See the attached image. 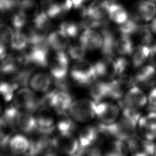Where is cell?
<instances>
[{
  "label": "cell",
  "mask_w": 156,
  "mask_h": 156,
  "mask_svg": "<svg viewBox=\"0 0 156 156\" xmlns=\"http://www.w3.org/2000/svg\"><path fill=\"white\" fill-rule=\"evenodd\" d=\"M13 104L19 110L29 113H34L40 106V99L30 90L23 88L14 97Z\"/></svg>",
  "instance_id": "obj_5"
},
{
  "label": "cell",
  "mask_w": 156,
  "mask_h": 156,
  "mask_svg": "<svg viewBox=\"0 0 156 156\" xmlns=\"http://www.w3.org/2000/svg\"><path fill=\"white\" fill-rule=\"evenodd\" d=\"M46 41L55 51H65L70 45L69 37L60 29L51 32L46 37Z\"/></svg>",
  "instance_id": "obj_17"
},
{
  "label": "cell",
  "mask_w": 156,
  "mask_h": 156,
  "mask_svg": "<svg viewBox=\"0 0 156 156\" xmlns=\"http://www.w3.org/2000/svg\"><path fill=\"white\" fill-rule=\"evenodd\" d=\"M90 0H71L73 7L75 9H80L83 7V5Z\"/></svg>",
  "instance_id": "obj_41"
},
{
  "label": "cell",
  "mask_w": 156,
  "mask_h": 156,
  "mask_svg": "<svg viewBox=\"0 0 156 156\" xmlns=\"http://www.w3.org/2000/svg\"><path fill=\"white\" fill-rule=\"evenodd\" d=\"M135 12L133 16L139 21H149L156 14V6L152 1L141 0L136 3Z\"/></svg>",
  "instance_id": "obj_16"
},
{
  "label": "cell",
  "mask_w": 156,
  "mask_h": 156,
  "mask_svg": "<svg viewBox=\"0 0 156 156\" xmlns=\"http://www.w3.org/2000/svg\"><path fill=\"white\" fill-rule=\"evenodd\" d=\"M73 101V96L69 93V91L57 90L52 108L57 112H66L67 110H69Z\"/></svg>",
  "instance_id": "obj_24"
},
{
  "label": "cell",
  "mask_w": 156,
  "mask_h": 156,
  "mask_svg": "<svg viewBox=\"0 0 156 156\" xmlns=\"http://www.w3.org/2000/svg\"><path fill=\"white\" fill-rule=\"evenodd\" d=\"M20 110H19L14 104H12L5 108L2 115V118L15 131L16 130V119Z\"/></svg>",
  "instance_id": "obj_34"
},
{
  "label": "cell",
  "mask_w": 156,
  "mask_h": 156,
  "mask_svg": "<svg viewBox=\"0 0 156 156\" xmlns=\"http://www.w3.org/2000/svg\"><path fill=\"white\" fill-rule=\"evenodd\" d=\"M135 35L138 37L141 44L152 47L153 36L150 27L146 25L141 24Z\"/></svg>",
  "instance_id": "obj_31"
},
{
  "label": "cell",
  "mask_w": 156,
  "mask_h": 156,
  "mask_svg": "<svg viewBox=\"0 0 156 156\" xmlns=\"http://www.w3.org/2000/svg\"><path fill=\"white\" fill-rule=\"evenodd\" d=\"M149 27H150L152 32L156 35V18H154L152 21V22H151V23L150 24Z\"/></svg>",
  "instance_id": "obj_44"
},
{
  "label": "cell",
  "mask_w": 156,
  "mask_h": 156,
  "mask_svg": "<svg viewBox=\"0 0 156 156\" xmlns=\"http://www.w3.org/2000/svg\"><path fill=\"white\" fill-rule=\"evenodd\" d=\"M151 47L140 44L134 48L131 54V64L133 68H140L148 58H150L151 54Z\"/></svg>",
  "instance_id": "obj_21"
},
{
  "label": "cell",
  "mask_w": 156,
  "mask_h": 156,
  "mask_svg": "<svg viewBox=\"0 0 156 156\" xmlns=\"http://www.w3.org/2000/svg\"><path fill=\"white\" fill-rule=\"evenodd\" d=\"M7 46L5 44L0 42V61L2 60L6 57L7 54Z\"/></svg>",
  "instance_id": "obj_42"
},
{
  "label": "cell",
  "mask_w": 156,
  "mask_h": 156,
  "mask_svg": "<svg viewBox=\"0 0 156 156\" xmlns=\"http://www.w3.org/2000/svg\"><path fill=\"white\" fill-rule=\"evenodd\" d=\"M52 82L51 77L48 74L45 73H38L31 78L29 83L32 88L35 91L46 93L49 91Z\"/></svg>",
  "instance_id": "obj_23"
},
{
  "label": "cell",
  "mask_w": 156,
  "mask_h": 156,
  "mask_svg": "<svg viewBox=\"0 0 156 156\" xmlns=\"http://www.w3.org/2000/svg\"><path fill=\"white\" fill-rule=\"evenodd\" d=\"M129 88L117 78L113 79L108 82V98L113 100L119 101L124 96L126 90Z\"/></svg>",
  "instance_id": "obj_28"
},
{
  "label": "cell",
  "mask_w": 156,
  "mask_h": 156,
  "mask_svg": "<svg viewBox=\"0 0 156 156\" xmlns=\"http://www.w3.org/2000/svg\"><path fill=\"white\" fill-rule=\"evenodd\" d=\"M134 48L130 37L120 34L116 40L115 49L116 54L121 56L131 55Z\"/></svg>",
  "instance_id": "obj_27"
},
{
  "label": "cell",
  "mask_w": 156,
  "mask_h": 156,
  "mask_svg": "<svg viewBox=\"0 0 156 156\" xmlns=\"http://www.w3.org/2000/svg\"><path fill=\"white\" fill-rule=\"evenodd\" d=\"M35 120L38 133L51 135L54 131V115L49 108L42 107L38 111Z\"/></svg>",
  "instance_id": "obj_13"
},
{
  "label": "cell",
  "mask_w": 156,
  "mask_h": 156,
  "mask_svg": "<svg viewBox=\"0 0 156 156\" xmlns=\"http://www.w3.org/2000/svg\"><path fill=\"white\" fill-rule=\"evenodd\" d=\"M57 113V128L60 134L73 135L75 130V124L66 112Z\"/></svg>",
  "instance_id": "obj_26"
},
{
  "label": "cell",
  "mask_w": 156,
  "mask_h": 156,
  "mask_svg": "<svg viewBox=\"0 0 156 156\" xmlns=\"http://www.w3.org/2000/svg\"><path fill=\"white\" fill-rule=\"evenodd\" d=\"M57 90H53L48 91L46 93H44V95L41 98V99L40 100V106L47 107V108H52L53 104H54V99L55 94L56 93Z\"/></svg>",
  "instance_id": "obj_39"
},
{
  "label": "cell",
  "mask_w": 156,
  "mask_h": 156,
  "mask_svg": "<svg viewBox=\"0 0 156 156\" xmlns=\"http://www.w3.org/2000/svg\"><path fill=\"white\" fill-rule=\"evenodd\" d=\"M108 82L97 79L89 85V94L93 101L98 103L108 98Z\"/></svg>",
  "instance_id": "obj_19"
},
{
  "label": "cell",
  "mask_w": 156,
  "mask_h": 156,
  "mask_svg": "<svg viewBox=\"0 0 156 156\" xmlns=\"http://www.w3.org/2000/svg\"><path fill=\"white\" fill-rule=\"evenodd\" d=\"M81 29L82 28L80 24L73 21L63 22L59 26V29L63 32L69 38H76L77 37Z\"/></svg>",
  "instance_id": "obj_32"
},
{
  "label": "cell",
  "mask_w": 156,
  "mask_h": 156,
  "mask_svg": "<svg viewBox=\"0 0 156 156\" xmlns=\"http://www.w3.org/2000/svg\"><path fill=\"white\" fill-rule=\"evenodd\" d=\"M6 10L3 5L0 2V24H2V21L4 18Z\"/></svg>",
  "instance_id": "obj_43"
},
{
  "label": "cell",
  "mask_w": 156,
  "mask_h": 156,
  "mask_svg": "<svg viewBox=\"0 0 156 156\" xmlns=\"http://www.w3.org/2000/svg\"><path fill=\"white\" fill-rule=\"evenodd\" d=\"M128 152L129 149L126 142L115 139L110 143L105 155L108 156L126 155Z\"/></svg>",
  "instance_id": "obj_29"
},
{
  "label": "cell",
  "mask_w": 156,
  "mask_h": 156,
  "mask_svg": "<svg viewBox=\"0 0 156 156\" xmlns=\"http://www.w3.org/2000/svg\"><path fill=\"white\" fill-rule=\"evenodd\" d=\"M13 32L7 25L0 24V42L6 46L10 44Z\"/></svg>",
  "instance_id": "obj_38"
},
{
  "label": "cell",
  "mask_w": 156,
  "mask_h": 156,
  "mask_svg": "<svg viewBox=\"0 0 156 156\" xmlns=\"http://www.w3.org/2000/svg\"><path fill=\"white\" fill-rule=\"evenodd\" d=\"M150 1H155V2H156V0H150Z\"/></svg>",
  "instance_id": "obj_48"
},
{
  "label": "cell",
  "mask_w": 156,
  "mask_h": 156,
  "mask_svg": "<svg viewBox=\"0 0 156 156\" xmlns=\"http://www.w3.org/2000/svg\"><path fill=\"white\" fill-rule=\"evenodd\" d=\"M69 62V56L65 51H55L49 63L50 73L54 80H60L66 79Z\"/></svg>",
  "instance_id": "obj_7"
},
{
  "label": "cell",
  "mask_w": 156,
  "mask_h": 156,
  "mask_svg": "<svg viewBox=\"0 0 156 156\" xmlns=\"http://www.w3.org/2000/svg\"><path fill=\"white\" fill-rule=\"evenodd\" d=\"M156 84V68L152 64L141 66L133 77V85L152 88Z\"/></svg>",
  "instance_id": "obj_11"
},
{
  "label": "cell",
  "mask_w": 156,
  "mask_h": 156,
  "mask_svg": "<svg viewBox=\"0 0 156 156\" xmlns=\"http://www.w3.org/2000/svg\"><path fill=\"white\" fill-rule=\"evenodd\" d=\"M122 100L127 107L139 110L146 104L147 98L141 88L133 85L129 88Z\"/></svg>",
  "instance_id": "obj_14"
},
{
  "label": "cell",
  "mask_w": 156,
  "mask_h": 156,
  "mask_svg": "<svg viewBox=\"0 0 156 156\" xmlns=\"http://www.w3.org/2000/svg\"><path fill=\"white\" fill-rule=\"evenodd\" d=\"M147 101L151 107H156V87L151 88L147 97Z\"/></svg>",
  "instance_id": "obj_40"
},
{
  "label": "cell",
  "mask_w": 156,
  "mask_h": 156,
  "mask_svg": "<svg viewBox=\"0 0 156 156\" xmlns=\"http://www.w3.org/2000/svg\"></svg>",
  "instance_id": "obj_49"
},
{
  "label": "cell",
  "mask_w": 156,
  "mask_h": 156,
  "mask_svg": "<svg viewBox=\"0 0 156 156\" xmlns=\"http://www.w3.org/2000/svg\"><path fill=\"white\" fill-rule=\"evenodd\" d=\"M118 105L107 102H99L96 103V116L100 122L110 124L117 120L119 113Z\"/></svg>",
  "instance_id": "obj_12"
},
{
  "label": "cell",
  "mask_w": 156,
  "mask_h": 156,
  "mask_svg": "<svg viewBox=\"0 0 156 156\" xmlns=\"http://www.w3.org/2000/svg\"><path fill=\"white\" fill-rule=\"evenodd\" d=\"M80 43L87 50L95 51L101 49L102 44V37L101 34L94 29H87L79 36Z\"/></svg>",
  "instance_id": "obj_15"
},
{
  "label": "cell",
  "mask_w": 156,
  "mask_h": 156,
  "mask_svg": "<svg viewBox=\"0 0 156 156\" xmlns=\"http://www.w3.org/2000/svg\"><path fill=\"white\" fill-rule=\"evenodd\" d=\"M16 129L23 132L31 133L37 131V123L35 118L31 113L25 112H19L16 119Z\"/></svg>",
  "instance_id": "obj_20"
},
{
  "label": "cell",
  "mask_w": 156,
  "mask_h": 156,
  "mask_svg": "<svg viewBox=\"0 0 156 156\" xmlns=\"http://www.w3.org/2000/svg\"><path fill=\"white\" fill-rule=\"evenodd\" d=\"M108 17L115 24L121 25L126 23L130 16L123 5L118 3L110 2L108 7Z\"/></svg>",
  "instance_id": "obj_22"
},
{
  "label": "cell",
  "mask_w": 156,
  "mask_h": 156,
  "mask_svg": "<svg viewBox=\"0 0 156 156\" xmlns=\"http://www.w3.org/2000/svg\"><path fill=\"white\" fill-rule=\"evenodd\" d=\"M53 145L56 151L61 154L76 155L79 150V142L77 138L73 135H62L52 137Z\"/></svg>",
  "instance_id": "obj_10"
},
{
  "label": "cell",
  "mask_w": 156,
  "mask_h": 156,
  "mask_svg": "<svg viewBox=\"0 0 156 156\" xmlns=\"http://www.w3.org/2000/svg\"><path fill=\"white\" fill-rule=\"evenodd\" d=\"M17 88V86L11 81L0 80V96L5 101L9 102L12 99L14 91Z\"/></svg>",
  "instance_id": "obj_33"
},
{
  "label": "cell",
  "mask_w": 156,
  "mask_h": 156,
  "mask_svg": "<svg viewBox=\"0 0 156 156\" xmlns=\"http://www.w3.org/2000/svg\"><path fill=\"white\" fill-rule=\"evenodd\" d=\"M87 49L79 41L78 43L70 44L68 48L69 57L73 60H79L83 58L86 54Z\"/></svg>",
  "instance_id": "obj_36"
},
{
  "label": "cell",
  "mask_w": 156,
  "mask_h": 156,
  "mask_svg": "<svg viewBox=\"0 0 156 156\" xmlns=\"http://www.w3.org/2000/svg\"><path fill=\"white\" fill-rule=\"evenodd\" d=\"M96 136V126H87L80 129L79 132L77 140L79 142V150L76 155L85 149L95 143Z\"/></svg>",
  "instance_id": "obj_18"
},
{
  "label": "cell",
  "mask_w": 156,
  "mask_h": 156,
  "mask_svg": "<svg viewBox=\"0 0 156 156\" xmlns=\"http://www.w3.org/2000/svg\"><path fill=\"white\" fill-rule=\"evenodd\" d=\"M154 155H156V144H155V153H154Z\"/></svg>",
  "instance_id": "obj_46"
},
{
  "label": "cell",
  "mask_w": 156,
  "mask_h": 156,
  "mask_svg": "<svg viewBox=\"0 0 156 156\" xmlns=\"http://www.w3.org/2000/svg\"><path fill=\"white\" fill-rule=\"evenodd\" d=\"M49 18H50L44 12L41 11V12L38 13L33 18L32 25L40 29L48 31L52 24Z\"/></svg>",
  "instance_id": "obj_35"
},
{
  "label": "cell",
  "mask_w": 156,
  "mask_h": 156,
  "mask_svg": "<svg viewBox=\"0 0 156 156\" xmlns=\"http://www.w3.org/2000/svg\"><path fill=\"white\" fill-rule=\"evenodd\" d=\"M27 19L18 10L15 12L11 18L12 24L15 30H21L27 26Z\"/></svg>",
  "instance_id": "obj_37"
},
{
  "label": "cell",
  "mask_w": 156,
  "mask_h": 156,
  "mask_svg": "<svg viewBox=\"0 0 156 156\" xmlns=\"http://www.w3.org/2000/svg\"><path fill=\"white\" fill-rule=\"evenodd\" d=\"M110 0H95L87 7L82 8V17H88L98 21H104L108 16Z\"/></svg>",
  "instance_id": "obj_9"
},
{
  "label": "cell",
  "mask_w": 156,
  "mask_h": 156,
  "mask_svg": "<svg viewBox=\"0 0 156 156\" xmlns=\"http://www.w3.org/2000/svg\"><path fill=\"white\" fill-rule=\"evenodd\" d=\"M1 104H0V112H1Z\"/></svg>",
  "instance_id": "obj_47"
},
{
  "label": "cell",
  "mask_w": 156,
  "mask_h": 156,
  "mask_svg": "<svg viewBox=\"0 0 156 156\" xmlns=\"http://www.w3.org/2000/svg\"><path fill=\"white\" fill-rule=\"evenodd\" d=\"M151 50H152V51H151L152 53L156 54V42L154 44H152V46L151 47Z\"/></svg>",
  "instance_id": "obj_45"
},
{
  "label": "cell",
  "mask_w": 156,
  "mask_h": 156,
  "mask_svg": "<svg viewBox=\"0 0 156 156\" xmlns=\"http://www.w3.org/2000/svg\"><path fill=\"white\" fill-rule=\"evenodd\" d=\"M70 75L74 82L81 86H89L98 79L94 64L83 58L77 60L73 65Z\"/></svg>",
  "instance_id": "obj_3"
},
{
  "label": "cell",
  "mask_w": 156,
  "mask_h": 156,
  "mask_svg": "<svg viewBox=\"0 0 156 156\" xmlns=\"http://www.w3.org/2000/svg\"><path fill=\"white\" fill-rule=\"evenodd\" d=\"M30 144V140L25 136L21 134H16L11 136L9 149L14 154H26Z\"/></svg>",
  "instance_id": "obj_25"
},
{
  "label": "cell",
  "mask_w": 156,
  "mask_h": 156,
  "mask_svg": "<svg viewBox=\"0 0 156 156\" xmlns=\"http://www.w3.org/2000/svg\"><path fill=\"white\" fill-rule=\"evenodd\" d=\"M129 151L133 155L147 156L154 155L155 144L152 140L141 138L136 134L126 141Z\"/></svg>",
  "instance_id": "obj_8"
},
{
  "label": "cell",
  "mask_w": 156,
  "mask_h": 156,
  "mask_svg": "<svg viewBox=\"0 0 156 156\" xmlns=\"http://www.w3.org/2000/svg\"><path fill=\"white\" fill-rule=\"evenodd\" d=\"M29 44L28 40L25 34L21 30H15L13 32L10 41V46L15 51H23Z\"/></svg>",
  "instance_id": "obj_30"
},
{
  "label": "cell",
  "mask_w": 156,
  "mask_h": 156,
  "mask_svg": "<svg viewBox=\"0 0 156 156\" xmlns=\"http://www.w3.org/2000/svg\"><path fill=\"white\" fill-rule=\"evenodd\" d=\"M96 102L92 99H80L73 101L69 112L71 116L79 122H87L96 116Z\"/></svg>",
  "instance_id": "obj_4"
},
{
  "label": "cell",
  "mask_w": 156,
  "mask_h": 156,
  "mask_svg": "<svg viewBox=\"0 0 156 156\" xmlns=\"http://www.w3.org/2000/svg\"><path fill=\"white\" fill-rule=\"evenodd\" d=\"M98 79L110 81L115 79L118 73L116 60L112 57L104 56L94 64Z\"/></svg>",
  "instance_id": "obj_6"
},
{
  "label": "cell",
  "mask_w": 156,
  "mask_h": 156,
  "mask_svg": "<svg viewBox=\"0 0 156 156\" xmlns=\"http://www.w3.org/2000/svg\"><path fill=\"white\" fill-rule=\"evenodd\" d=\"M49 49L46 40L40 44L27 46L21 54L24 63L29 66L46 67L49 63Z\"/></svg>",
  "instance_id": "obj_2"
},
{
  "label": "cell",
  "mask_w": 156,
  "mask_h": 156,
  "mask_svg": "<svg viewBox=\"0 0 156 156\" xmlns=\"http://www.w3.org/2000/svg\"><path fill=\"white\" fill-rule=\"evenodd\" d=\"M99 124L112 138L126 142L136 135L138 122L133 118L122 114L121 117L113 123L104 124L99 122Z\"/></svg>",
  "instance_id": "obj_1"
}]
</instances>
